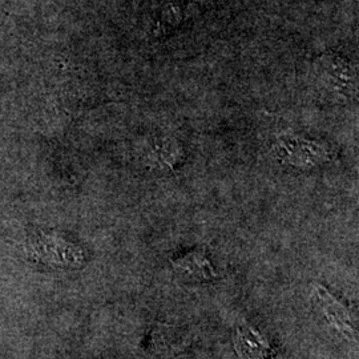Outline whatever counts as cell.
<instances>
[{"instance_id":"5b68a950","label":"cell","mask_w":359,"mask_h":359,"mask_svg":"<svg viewBox=\"0 0 359 359\" xmlns=\"http://www.w3.org/2000/svg\"><path fill=\"white\" fill-rule=\"evenodd\" d=\"M234 347L240 359H271V347L266 338L248 325L236 330Z\"/></svg>"},{"instance_id":"8992f818","label":"cell","mask_w":359,"mask_h":359,"mask_svg":"<svg viewBox=\"0 0 359 359\" xmlns=\"http://www.w3.org/2000/svg\"><path fill=\"white\" fill-rule=\"evenodd\" d=\"M182 154V149L175 140L168 139H158L149 142L148 149V158H149V168L157 169H172L175 164L179 163L180 157Z\"/></svg>"},{"instance_id":"277c9868","label":"cell","mask_w":359,"mask_h":359,"mask_svg":"<svg viewBox=\"0 0 359 359\" xmlns=\"http://www.w3.org/2000/svg\"><path fill=\"white\" fill-rule=\"evenodd\" d=\"M172 266L182 277L196 283H210L217 278L212 262L200 250H192L172 261Z\"/></svg>"},{"instance_id":"6da1fadb","label":"cell","mask_w":359,"mask_h":359,"mask_svg":"<svg viewBox=\"0 0 359 359\" xmlns=\"http://www.w3.org/2000/svg\"><path fill=\"white\" fill-rule=\"evenodd\" d=\"M316 74L320 87L333 100L344 102L353 99L357 92V74L345 57L335 53L321 55L316 63Z\"/></svg>"},{"instance_id":"7a4b0ae2","label":"cell","mask_w":359,"mask_h":359,"mask_svg":"<svg viewBox=\"0 0 359 359\" xmlns=\"http://www.w3.org/2000/svg\"><path fill=\"white\" fill-rule=\"evenodd\" d=\"M274 157L287 167L311 169L330 160V152L321 142L304 137H285L274 142Z\"/></svg>"},{"instance_id":"3957f363","label":"cell","mask_w":359,"mask_h":359,"mask_svg":"<svg viewBox=\"0 0 359 359\" xmlns=\"http://www.w3.org/2000/svg\"><path fill=\"white\" fill-rule=\"evenodd\" d=\"M313 304L320 310L323 320L330 327L346 341L354 342L357 339V327L348 309L342 305L332 293L322 285H316L311 294Z\"/></svg>"}]
</instances>
